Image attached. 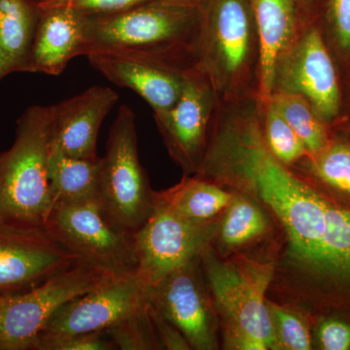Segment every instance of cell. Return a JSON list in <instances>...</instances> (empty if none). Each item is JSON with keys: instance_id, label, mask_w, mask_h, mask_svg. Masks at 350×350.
I'll list each match as a JSON object with an SVG mask.
<instances>
[{"instance_id": "obj_36", "label": "cell", "mask_w": 350, "mask_h": 350, "mask_svg": "<svg viewBox=\"0 0 350 350\" xmlns=\"http://www.w3.org/2000/svg\"><path fill=\"white\" fill-rule=\"evenodd\" d=\"M2 296H3V295H0V303H1Z\"/></svg>"}, {"instance_id": "obj_10", "label": "cell", "mask_w": 350, "mask_h": 350, "mask_svg": "<svg viewBox=\"0 0 350 350\" xmlns=\"http://www.w3.org/2000/svg\"><path fill=\"white\" fill-rule=\"evenodd\" d=\"M283 55L275 75L283 91L304 96L327 126L334 125L342 107V82L320 27L306 29L293 49Z\"/></svg>"}, {"instance_id": "obj_27", "label": "cell", "mask_w": 350, "mask_h": 350, "mask_svg": "<svg viewBox=\"0 0 350 350\" xmlns=\"http://www.w3.org/2000/svg\"><path fill=\"white\" fill-rule=\"evenodd\" d=\"M266 142L269 151L283 163H293L308 152L301 138L271 105L266 117Z\"/></svg>"}, {"instance_id": "obj_30", "label": "cell", "mask_w": 350, "mask_h": 350, "mask_svg": "<svg viewBox=\"0 0 350 350\" xmlns=\"http://www.w3.org/2000/svg\"><path fill=\"white\" fill-rule=\"evenodd\" d=\"M152 0H72L71 5L85 16L111 15L130 10Z\"/></svg>"}, {"instance_id": "obj_8", "label": "cell", "mask_w": 350, "mask_h": 350, "mask_svg": "<svg viewBox=\"0 0 350 350\" xmlns=\"http://www.w3.org/2000/svg\"><path fill=\"white\" fill-rule=\"evenodd\" d=\"M213 232L211 223L181 217L156 200L150 217L133 234L135 275L148 289L156 286L182 265L200 256Z\"/></svg>"}, {"instance_id": "obj_18", "label": "cell", "mask_w": 350, "mask_h": 350, "mask_svg": "<svg viewBox=\"0 0 350 350\" xmlns=\"http://www.w3.org/2000/svg\"><path fill=\"white\" fill-rule=\"evenodd\" d=\"M42 0H0V81L29 72Z\"/></svg>"}, {"instance_id": "obj_28", "label": "cell", "mask_w": 350, "mask_h": 350, "mask_svg": "<svg viewBox=\"0 0 350 350\" xmlns=\"http://www.w3.org/2000/svg\"><path fill=\"white\" fill-rule=\"evenodd\" d=\"M268 308L278 345L290 350L312 349L310 334L300 317L275 304L268 303Z\"/></svg>"}, {"instance_id": "obj_12", "label": "cell", "mask_w": 350, "mask_h": 350, "mask_svg": "<svg viewBox=\"0 0 350 350\" xmlns=\"http://www.w3.org/2000/svg\"><path fill=\"white\" fill-rule=\"evenodd\" d=\"M199 259L194 258L165 276L149 289V296L152 305L183 334L191 349H213V317L200 282Z\"/></svg>"}, {"instance_id": "obj_31", "label": "cell", "mask_w": 350, "mask_h": 350, "mask_svg": "<svg viewBox=\"0 0 350 350\" xmlns=\"http://www.w3.org/2000/svg\"><path fill=\"white\" fill-rule=\"evenodd\" d=\"M319 340L322 349H349L350 325L340 320H326L319 327Z\"/></svg>"}, {"instance_id": "obj_32", "label": "cell", "mask_w": 350, "mask_h": 350, "mask_svg": "<svg viewBox=\"0 0 350 350\" xmlns=\"http://www.w3.org/2000/svg\"><path fill=\"white\" fill-rule=\"evenodd\" d=\"M342 82V107L340 115L334 125L340 126L350 142V71L340 76Z\"/></svg>"}, {"instance_id": "obj_15", "label": "cell", "mask_w": 350, "mask_h": 350, "mask_svg": "<svg viewBox=\"0 0 350 350\" xmlns=\"http://www.w3.org/2000/svg\"><path fill=\"white\" fill-rule=\"evenodd\" d=\"M110 88L94 86L52 109V142L66 155L96 158V138L103 120L118 101Z\"/></svg>"}, {"instance_id": "obj_21", "label": "cell", "mask_w": 350, "mask_h": 350, "mask_svg": "<svg viewBox=\"0 0 350 350\" xmlns=\"http://www.w3.org/2000/svg\"><path fill=\"white\" fill-rule=\"evenodd\" d=\"M317 271L350 280V211L327 200Z\"/></svg>"}, {"instance_id": "obj_17", "label": "cell", "mask_w": 350, "mask_h": 350, "mask_svg": "<svg viewBox=\"0 0 350 350\" xmlns=\"http://www.w3.org/2000/svg\"><path fill=\"white\" fill-rule=\"evenodd\" d=\"M259 36L260 94L265 101L273 96L276 68L294 31L301 0H250Z\"/></svg>"}, {"instance_id": "obj_34", "label": "cell", "mask_w": 350, "mask_h": 350, "mask_svg": "<svg viewBox=\"0 0 350 350\" xmlns=\"http://www.w3.org/2000/svg\"><path fill=\"white\" fill-rule=\"evenodd\" d=\"M72 0H42L41 6L42 7H54L64 5V4H69Z\"/></svg>"}, {"instance_id": "obj_13", "label": "cell", "mask_w": 350, "mask_h": 350, "mask_svg": "<svg viewBox=\"0 0 350 350\" xmlns=\"http://www.w3.org/2000/svg\"><path fill=\"white\" fill-rule=\"evenodd\" d=\"M86 57L109 81L135 91L155 112L174 107L188 70H182L165 59L133 53L98 51Z\"/></svg>"}, {"instance_id": "obj_5", "label": "cell", "mask_w": 350, "mask_h": 350, "mask_svg": "<svg viewBox=\"0 0 350 350\" xmlns=\"http://www.w3.org/2000/svg\"><path fill=\"white\" fill-rule=\"evenodd\" d=\"M98 202L113 224L133 236L155 209V192L138 157L135 114L128 105L120 107L101 157Z\"/></svg>"}, {"instance_id": "obj_23", "label": "cell", "mask_w": 350, "mask_h": 350, "mask_svg": "<svg viewBox=\"0 0 350 350\" xmlns=\"http://www.w3.org/2000/svg\"><path fill=\"white\" fill-rule=\"evenodd\" d=\"M321 32L340 76L350 71V0H317Z\"/></svg>"}, {"instance_id": "obj_24", "label": "cell", "mask_w": 350, "mask_h": 350, "mask_svg": "<svg viewBox=\"0 0 350 350\" xmlns=\"http://www.w3.org/2000/svg\"><path fill=\"white\" fill-rule=\"evenodd\" d=\"M226 209L221 225V239L226 246L237 247L250 243L268 229L264 213L250 200L234 198Z\"/></svg>"}, {"instance_id": "obj_29", "label": "cell", "mask_w": 350, "mask_h": 350, "mask_svg": "<svg viewBox=\"0 0 350 350\" xmlns=\"http://www.w3.org/2000/svg\"><path fill=\"white\" fill-rule=\"evenodd\" d=\"M114 345L105 331L90 332L51 338L34 345L32 350H112Z\"/></svg>"}, {"instance_id": "obj_3", "label": "cell", "mask_w": 350, "mask_h": 350, "mask_svg": "<svg viewBox=\"0 0 350 350\" xmlns=\"http://www.w3.org/2000/svg\"><path fill=\"white\" fill-rule=\"evenodd\" d=\"M197 7L152 0L124 12L86 16L85 56L98 51L170 59L194 52L200 31Z\"/></svg>"}, {"instance_id": "obj_7", "label": "cell", "mask_w": 350, "mask_h": 350, "mask_svg": "<svg viewBox=\"0 0 350 350\" xmlns=\"http://www.w3.org/2000/svg\"><path fill=\"white\" fill-rule=\"evenodd\" d=\"M44 228L71 253L113 275L137 271L133 234L113 224L98 200L55 202Z\"/></svg>"}, {"instance_id": "obj_25", "label": "cell", "mask_w": 350, "mask_h": 350, "mask_svg": "<svg viewBox=\"0 0 350 350\" xmlns=\"http://www.w3.org/2000/svg\"><path fill=\"white\" fill-rule=\"evenodd\" d=\"M105 332L116 349L144 350L159 347L150 303Z\"/></svg>"}, {"instance_id": "obj_35", "label": "cell", "mask_w": 350, "mask_h": 350, "mask_svg": "<svg viewBox=\"0 0 350 350\" xmlns=\"http://www.w3.org/2000/svg\"><path fill=\"white\" fill-rule=\"evenodd\" d=\"M303 3H305L306 5L312 7L313 5H315V4H317V0H301Z\"/></svg>"}, {"instance_id": "obj_20", "label": "cell", "mask_w": 350, "mask_h": 350, "mask_svg": "<svg viewBox=\"0 0 350 350\" xmlns=\"http://www.w3.org/2000/svg\"><path fill=\"white\" fill-rule=\"evenodd\" d=\"M156 200L181 217L209 222L227 208L234 196L202 178H184L174 188L155 193Z\"/></svg>"}, {"instance_id": "obj_9", "label": "cell", "mask_w": 350, "mask_h": 350, "mask_svg": "<svg viewBox=\"0 0 350 350\" xmlns=\"http://www.w3.org/2000/svg\"><path fill=\"white\" fill-rule=\"evenodd\" d=\"M150 303L149 289L135 273L116 275L62 306L32 345L51 338L107 331Z\"/></svg>"}, {"instance_id": "obj_1", "label": "cell", "mask_w": 350, "mask_h": 350, "mask_svg": "<svg viewBox=\"0 0 350 350\" xmlns=\"http://www.w3.org/2000/svg\"><path fill=\"white\" fill-rule=\"evenodd\" d=\"M228 174L262 200L282 223L295 255L314 269L327 200L288 172L254 126L230 133L222 145Z\"/></svg>"}, {"instance_id": "obj_26", "label": "cell", "mask_w": 350, "mask_h": 350, "mask_svg": "<svg viewBox=\"0 0 350 350\" xmlns=\"http://www.w3.org/2000/svg\"><path fill=\"white\" fill-rule=\"evenodd\" d=\"M312 155L310 170L315 176L350 195V142H330L325 148Z\"/></svg>"}, {"instance_id": "obj_6", "label": "cell", "mask_w": 350, "mask_h": 350, "mask_svg": "<svg viewBox=\"0 0 350 350\" xmlns=\"http://www.w3.org/2000/svg\"><path fill=\"white\" fill-rule=\"evenodd\" d=\"M114 276L82 259L31 289L3 295L0 303V350H31L39 334L62 306Z\"/></svg>"}, {"instance_id": "obj_4", "label": "cell", "mask_w": 350, "mask_h": 350, "mask_svg": "<svg viewBox=\"0 0 350 350\" xmlns=\"http://www.w3.org/2000/svg\"><path fill=\"white\" fill-rule=\"evenodd\" d=\"M214 300L224 320L226 338L234 349H276L278 345L265 292L269 265L217 262L207 247L200 253Z\"/></svg>"}, {"instance_id": "obj_22", "label": "cell", "mask_w": 350, "mask_h": 350, "mask_svg": "<svg viewBox=\"0 0 350 350\" xmlns=\"http://www.w3.org/2000/svg\"><path fill=\"white\" fill-rule=\"evenodd\" d=\"M269 103L293 129L310 154L321 151L331 142L326 124L304 96L283 91L273 94Z\"/></svg>"}, {"instance_id": "obj_33", "label": "cell", "mask_w": 350, "mask_h": 350, "mask_svg": "<svg viewBox=\"0 0 350 350\" xmlns=\"http://www.w3.org/2000/svg\"><path fill=\"white\" fill-rule=\"evenodd\" d=\"M165 3L178 4V5L192 6L200 8L204 0H160Z\"/></svg>"}, {"instance_id": "obj_14", "label": "cell", "mask_w": 350, "mask_h": 350, "mask_svg": "<svg viewBox=\"0 0 350 350\" xmlns=\"http://www.w3.org/2000/svg\"><path fill=\"white\" fill-rule=\"evenodd\" d=\"M198 69L186 71L180 96L169 110L155 112L170 155L187 172H196L206 142L208 93Z\"/></svg>"}, {"instance_id": "obj_19", "label": "cell", "mask_w": 350, "mask_h": 350, "mask_svg": "<svg viewBox=\"0 0 350 350\" xmlns=\"http://www.w3.org/2000/svg\"><path fill=\"white\" fill-rule=\"evenodd\" d=\"M101 157L77 158L51 144L48 160L52 206L55 202L98 200Z\"/></svg>"}, {"instance_id": "obj_11", "label": "cell", "mask_w": 350, "mask_h": 350, "mask_svg": "<svg viewBox=\"0 0 350 350\" xmlns=\"http://www.w3.org/2000/svg\"><path fill=\"white\" fill-rule=\"evenodd\" d=\"M79 260L44 227L0 224V295L31 289Z\"/></svg>"}, {"instance_id": "obj_16", "label": "cell", "mask_w": 350, "mask_h": 350, "mask_svg": "<svg viewBox=\"0 0 350 350\" xmlns=\"http://www.w3.org/2000/svg\"><path fill=\"white\" fill-rule=\"evenodd\" d=\"M86 16L71 4L41 6L29 72L59 75L73 57L84 56Z\"/></svg>"}, {"instance_id": "obj_2", "label": "cell", "mask_w": 350, "mask_h": 350, "mask_svg": "<svg viewBox=\"0 0 350 350\" xmlns=\"http://www.w3.org/2000/svg\"><path fill=\"white\" fill-rule=\"evenodd\" d=\"M52 139L51 105L27 108L18 120L12 146L0 154V224L44 227L52 207Z\"/></svg>"}]
</instances>
